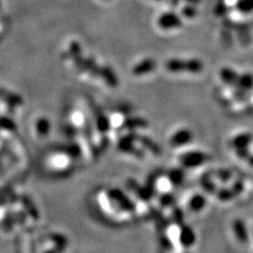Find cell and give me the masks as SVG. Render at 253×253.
I'll list each match as a JSON object with an SVG mask.
<instances>
[{
	"mask_svg": "<svg viewBox=\"0 0 253 253\" xmlns=\"http://www.w3.org/2000/svg\"><path fill=\"white\" fill-rule=\"evenodd\" d=\"M166 68L169 72H187L193 74L201 72L203 69V65L199 59H190V60H174L166 65Z\"/></svg>",
	"mask_w": 253,
	"mask_h": 253,
	"instance_id": "obj_2",
	"label": "cell"
},
{
	"mask_svg": "<svg viewBox=\"0 0 253 253\" xmlns=\"http://www.w3.org/2000/svg\"><path fill=\"white\" fill-rule=\"evenodd\" d=\"M233 231L235 238L239 241L240 243H247L250 238L249 231L247 225L244 220L242 219H235L233 223Z\"/></svg>",
	"mask_w": 253,
	"mask_h": 253,
	"instance_id": "obj_7",
	"label": "cell"
},
{
	"mask_svg": "<svg viewBox=\"0 0 253 253\" xmlns=\"http://www.w3.org/2000/svg\"><path fill=\"white\" fill-rule=\"evenodd\" d=\"M235 88L237 90L243 91L245 93L253 90V75L251 73H243L239 74L238 79L235 85Z\"/></svg>",
	"mask_w": 253,
	"mask_h": 253,
	"instance_id": "obj_9",
	"label": "cell"
},
{
	"mask_svg": "<svg viewBox=\"0 0 253 253\" xmlns=\"http://www.w3.org/2000/svg\"><path fill=\"white\" fill-rule=\"evenodd\" d=\"M247 160H249V163H250L251 164L253 165V156L250 155V157H249Z\"/></svg>",
	"mask_w": 253,
	"mask_h": 253,
	"instance_id": "obj_14",
	"label": "cell"
},
{
	"mask_svg": "<svg viewBox=\"0 0 253 253\" xmlns=\"http://www.w3.org/2000/svg\"><path fill=\"white\" fill-rule=\"evenodd\" d=\"M206 204H207L206 197L201 193H196L189 199L188 207L193 213H200L205 208Z\"/></svg>",
	"mask_w": 253,
	"mask_h": 253,
	"instance_id": "obj_8",
	"label": "cell"
},
{
	"mask_svg": "<svg viewBox=\"0 0 253 253\" xmlns=\"http://www.w3.org/2000/svg\"><path fill=\"white\" fill-rule=\"evenodd\" d=\"M253 137L250 132H243L236 136H235L232 140V145L236 151L249 149L250 145L253 143Z\"/></svg>",
	"mask_w": 253,
	"mask_h": 253,
	"instance_id": "obj_6",
	"label": "cell"
},
{
	"mask_svg": "<svg viewBox=\"0 0 253 253\" xmlns=\"http://www.w3.org/2000/svg\"><path fill=\"white\" fill-rule=\"evenodd\" d=\"M178 241L181 247L190 248L196 242V234L192 228L187 225H183L178 232Z\"/></svg>",
	"mask_w": 253,
	"mask_h": 253,
	"instance_id": "obj_4",
	"label": "cell"
},
{
	"mask_svg": "<svg viewBox=\"0 0 253 253\" xmlns=\"http://www.w3.org/2000/svg\"><path fill=\"white\" fill-rule=\"evenodd\" d=\"M208 160V155L201 150H187L178 156V163L181 168L195 169L199 168Z\"/></svg>",
	"mask_w": 253,
	"mask_h": 253,
	"instance_id": "obj_1",
	"label": "cell"
},
{
	"mask_svg": "<svg viewBox=\"0 0 253 253\" xmlns=\"http://www.w3.org/2000/svg\"><path fill=\"white\" fill-rule=\"evenodd\" d=\"M234 196H235V192L233 190H228V189H222V190H218V192H217V198L223 202L230 201L231 199H233Z\"/></svg>",
	"mask_w": 253,
	"mask_h": 253,
	"instance_id": "obj_12",
	"label": "cell"
},
{
	"mask_svg": "<svg viewBox=\"0 0 253 253\" xmlns=\"http://www.w3.org/2000/svg\"><path fill=\"white\" fill-rule=\"evenodd\" d=\"M48 163L54 170H67L69 166H71L72 160L71 158L63 153H54L51 155L50 159L48 160Z\"/></svg>",
	"mask_w": 253,
	"mask_h": 253,
	"instance_id": "obj_5",
	"label": "cell"
},
{
	"mask_svg": "<svg viewBox=\"0 0 253 253\" xmlns=\"http://www.w3.org/2000/svg\"><path fill=\"white\" fill-rule=\"evenodd\" d=\"M236 8L240 13H252L253 11V0H238L236 3Z\"/></svg>",
	"mask_w": 253,
	"mask_h": 253,
	"instance_id": "obj_11",
	"label": "cell"
},
{
	"mask_svg": "<svg viewBox=\"0 0 253 253\" xmlns=\"http://www.w3.org/2000/svg\"><path fill=\"white\" fill-rule=\"evenodd\" d=\"M192 140H193L192 131L187 127H181L172 133V135L169 138V144L173 147L179 148L190 145Z\"/></svg>",
	"mask_w": 253,
	"mask_h": 253,
	"instance_id": "obj_3",
	"label": "cell"
},
{
	"mask_svg": "<svg viewBox=\"0 0 253 253\" xmlns=\"http://www.w3.org/2000/svg\"><path fill=\"white\" fill-rule=\"evenodd\" d=\"M231 172L229 170H220L218 172V179H220L222 182H227L231 178Z\"/></svg>",
	"mask_w": 253,
	"mask_h": 253,
	"instance_id": "obj_13",
	"label": "cell"
},
{
	"mask_svg": "<svg viewBox=\"0 0 253 253\" xmlns=\"http://www.w3.org/2000/svg\"><path fill=\"white\" fill-rule=\"evenodd\" d=\"M219 76L224 84H226L228 86L235 87V85L238 79L239 73L236 71H235L234 69L226 67V68H222L220 70Z\"/></svg>",
	"mask_w": 253,
	"mask_h": 253,
	"instance_id": "obj_10",
	"label": "cell"
}]
</instances>
